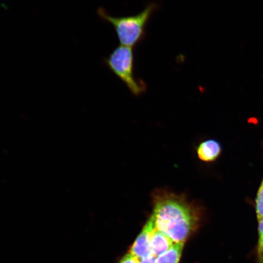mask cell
Listing matches in <instances>:
<instances>
[{
  "label": "cell",
  "mask_w": 263,
  "mask_h": 263,
  "mask_svg": "<svg viewBox=\"0 0 263 263\" xmlns=\"http://www.w3.org/2000/svg\"><path fill=\"white\" fill-rule=\"evenodd\" d=\"M152 200L151 218L156 229L174 242L184 243L198 228L203 215L202 207L199 203L166 189L154 190Z\"/></svg>",
  "instance_id": "cell-1"
},
{
  "label": "cell",
  "mask_w": 263,
  "mask_h": 263,
  "mask_svg": "<svg viewBox=\"0 0 263 263\" xmlns=\"http://www.w3.org/2000/svg\"><path fill=\"white\" fill-rule=\"evenodd\" d=\"M159 8V3L150 2L142 11L134 15L111 16L104 8H99L97 14L102 21L113 26L121 45L134 48L145 38L148 22Z\"/></svg>",
  "instance_id": "cell-2"
},
{
  "label": "cell",
  "mask_w": 263,
  "mask_h": 263,
  "mask_svg": "<svg viewBox=\"0 0 263 263\" xmlns=\"http://www.w3.org/2000/svg\"><path fill=\"white\" fill-rule=\"evenodd\" d=\"M104 64L126 85L134 96L139 97L145 93L146 82L135 76L133 48L119 46L104 59Z\"/></svg>",
  "instance_id": "cell-3"
},
{
  "label": "cell",
  "mask_w": 263,
  "mask_h": 263,
  "mask_svg": "<svg viewBox=\"0 0 263 263\" xmlns=\"http://www.w3.org/2000/svg\"><path fill=\"white\" fill-rule=\"evenodd\" d=\"M155 229L153 220L150 218L144 226L142 232L138 236L134 245L132 246L130 254L136 256L139 259L145 258L153 255L150 243L151 235Z\"/></svg>",
  "instance_id": "cell-4"
},
{
  "label": "cell",
  "mask_w": 263,
  "mask_h": 263,
  "mask_svg": "<svg viewBox=\"0 0 263 263\" xmlns=\"http://www.w3.org/2000/svg\"><path fill=\"white\" fill-rule=\"evenodd\" d=\"M197 155L203 162H215L221 156L222 146L219 141L215 140L203 141L197 147Z\"/></svg>",
  "instance_id": "cell-5"
},
{
  "label": "cell",
  "mask_w": 263,
  "mask_h": 263,
  "mask_svg": "<svg viewBox=\"0 0 263 263\" xmlns=\"http://www.w3.org/2000/svg\"><path fill=\"white\" fill-rule=\"evenodd\" d=\"M173 241L168 236L160 230H154L151 238V249L152 254L156 257L164 254L172 248Z\"/></svg>",
  "instance_id": "cell-6"
},
{
  "label": "cell",
  "mask_w": 263,
  "mask_h": 263,
  "mask_svg": "<svg viewBox=\"0 0 263 263\" xmlns=\"http://www.w3.org/2000/svg\"><path fill=\"white\" fill-rule=\"evenodd\" d=\"M183 242L176 243L168 251L158 256L156 263H179L183 248Z\"/></svg>",
  "instance_id": "cell-7"
},
{
  "label": "cell",
  "mask_w": 263,
  "mask_h": 263,
  "mask_svg": "<svg viewBox=\"0 0 263 263\" xmlns=\"http://www.w3.org/2000/svg\"><path fill=\"white\" fill-rule=\"evenodd\" d=\"M256 212L258 220L263 219V181L256 199Z\"/></svg>",
  "instance_id": "cell-8"
},
{
  "label": "cell",
  "mask_w": 263,
  "mask_h": 263,
  "mask_svg": "<svg viewBox=\"0 0 263 263\" xmlns=\"http://www.w3.org/2000/svg\"><path fill=\"white\" fill-rule=\"evenodd\" d=\"M119 263H140V259L129 253L125 255Z\"/></svg>",
  "instance_id": "cell-9"
},
{
  "label": "cell",
  "mask_w": 263,
  "mask_h": 263,
  "mask_svg": "<svg viewBox=\"0 0 263 263\" xmlns=\"http://www.w3.org/2000/svg\"><path fill=\"white\" fill-rule=\"evenodd\" d=\"M257 263H263V238L259 239L257 248Z\"/></svg>",
  "instance_id": "cell-10"
},
{
  "label": "cell",
  "mask_w": 263,
  "mask_h": 263,
  "mask_svg": "<svg viewBox=\"0 0 263 263\" xmlns=\"http://www.w3.org/2000/svg\"><path fill=\"white\" fill-rule=\"evenodd\" d=\"M157 257L153 255H151L148 257L140 259V263H156Z\"/></svg>",
  "instance_id": "cell-11"
},
{
  "label": "cell",
  "mask_w": 263,
  "mask_h": 263,
  "mask_svg": "<svg viewBox=\"0 0 263 263\" xmlns=\"http://www.w3.org/2000/svg\"><path fill=\"white\" fill-rule=\"evenodd\" d=\"M259 239L263 238V219L258 220Z\"/></svg>",
  "instance_id": "cell-12"
}]
</instances>
